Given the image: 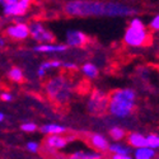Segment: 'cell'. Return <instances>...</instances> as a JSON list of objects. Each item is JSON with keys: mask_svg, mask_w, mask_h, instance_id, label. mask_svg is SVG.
<instances>
[{"mask_svg": "<svg viewBox=\"0 0 159 159\" xmlns=\"http://www.w3.org/2000/svg\"><path fill=\"white\" fill-rule=\"evenodd\" d=\"M69 50L66 43H59V42H47V43H37L32 47V51L36 54H45V55H56V54H64Z\"/></svg>", "mask_w": 159, "mask_h": 159, "instance_id": "obj_11", "label": "cell"}, {"mask_svg": "<svg viewBox=\"0 0 159 159\" xmlns=\"http://www.w3.org/2000/svg\"><path fill=\"white\" fill-rule=\"evenodd\" d=\"M108 152L111 154H131V147L129 144H122L120 141H115L110 144Z\"/></svg>", "mask_w": 159, "mask_h": 159, "instance_id": "obj_19", "label": "cell"}, {"mask_svg": "<svg viewBox=\"0 0 159 159\" xmlns=\"http://www.w3.org/2000/svg\"><path fill=\"white\" fill-rule=\"evenodd\" d=\"M4 118H5V116H4V113H3V112H0V124H2V122L4 121Z\"/></svg>", "mask_w": 159, "mask_h": 159, "instance_id": "obj_31", "label": "cell"}, {"mask_svg": "<svg viewBox=\"0 0 159 159\" xmlns=\"http://www.w3.org/2000/svg\"><path fill=\"white\" fill-rule=\"evenodd\" d=\"M14 2H17V0H0V7H5V5H9V4H11V3H14Z\"/></svg>", "mask_w": 159, "mask_h": 159, "instance_id": "obj_29", "label": "cell"}, {"mask_svg": "<svg viewBox=\"0 0 159 159\" xmlns=\"http://www.w3.org/2000/svg\"><path fill=\"white\" fill-rule=\"evenodd\" d=\"M61 65H62V61H60V60H55V59L45 60V61H42L41 64L38 65L36 74H37L38 78L43 79V78H46L48 75V73L61 69Z\"/></svg>", "mask_w": 159, "mask_h": 159, "instance_id": "obj_12", "label": "cell"}, {"mask_svg": "<svg viewBox=\"0 0 159 159\" xmlns=\"http://www.w3.org/2000/svg\"><path fill=\"white\" fill-rule=\"evenodd\" d=\"M41 132L45 135H60V134H66L68 132V129H66L64 125L60 124H45L41 127Z\"/></svg>", "mask_w": 159, "mask_h": 159, "instance_id": "obj_16", "label": "cell"}, {"mask_svg": "<svg viewBox=\"0 0 159 159\" xmlns=\"http://www.w3.org/2000/svg\"><path fill=\"white\" fill-rule=\"evenodd\" d=\"M0 99H2L3 102H11L13 101V94L10 93V92L4 90V92L0 93Z\"/></svg>", "mask_w": 159, "mask_h": 159, "instance_id": "obj_27", "label": "cell"}, {"mask_svg": "<svg viewBox=\"0 0 159 159\" xmlns=\"http://www.w3.org/2000/svg\"><path fill=\"white\" fill-rule=\"evenodd\" d=\"M80 71H82L84 78L90 79V80L97 79L98 75H99V68L93 62H84L82 65V68H80Z\"/></svg>", "mask_w": 159, "mask_h": 159, "instance_id": "obj_17", "label": "cell"}, {"mask_svg": "<svg viewBox=\"0 0 159 159\" xmlns=\"http://www.w3.org/2000/svg\"><path fill=\"white\" fill-rule=\"evenodd\" d=\"M37 129L38 127H37V125L34 122H23L20 125V130L23 132H30V134H31V132H34Z\"/></svg>", "mask_w": 159, "mask_h": 159, "instance_id": "obj_24", "label": "cell"}, {"mask_svg": "<svg viewBox=\"0 0 159 159\" xmlns=\"http://www.w3.org/2000/svg\"><path fill=\"white\" fill-rule=\"evenodd\" d=\"M122 41L127 47L141 48L152 42V33L144 20L136 16L131 17L124 32Z\"/></svg>", "mask_w": 159, "mask_h": 159, "instance_id": "obj_4", "label": "cell"}, {"mask_svg": "<svg viewBox=\"0 0 159 159\" xmlns=\"http://www.w3.org/2000/svg\"><path fill=\"white\" fill-rule=\"evenodd\" d=\"M61 69H64L65 71H76L79 68H78L76 62H73V61H62Z\"/></svg>", "mask_w": 159, "mask_h": 159, "instance_id": "obj_25", "label": "cell"}, {"mask_svg": "<svg viewBox=\"0 0 159 159\" xmlns=\"http://www.w3.org/2000/svg\"><path fill=\"white\" fill-rule=\"evenodd\" d=\"M30 24V37L36 43H47L55 41V34L51 30L46 27V24L41 20H32Z\"/></svg>", "mask_w": 159, "mask_h": 159, "instance_id": "obj_6", "label": "cell"}, {"mask_svg": "<svg viewBox=\"0 0 159 159\" xmlns=\"http://www.w3.org/2000/svg\"><path fill=\"white\" fill-rule=\"evenodd\" d=\"M33 5V0H17L9 5L2 8L3 14L7 18H20L24 17L31 10Z\"/></svg>", "mask_w": 159, "mask_h": 159, "instance_id": "obj_8", "label": "cell"}, {"mask_svg": "<svg viewBox=\"0 0 159 159\" xmlns=\"http://www.w3.org/2000/svg\"><path fill=\"white\" fill-rule=\"evenodd\" d=\"M155 157V149L150 147H141V148H135L134 150V159H153Z\"/></svg>", "mask_w": 159, "mask_h": 159, "instance_id": "obj_18", "label": "cell"}, {"mask_svg": "<svg viewBox=\"0 0 159 159\" xmlns=\"http://www.w3.org/2000/svg\"><path fill=\"white\" fill-rule=\"evenodd\" d=\"M25 148H27V150L31 153H38L39 149H41V145H39L37 141H28L25 144Z\"/></svg>", "mask_w": 159, "mask_h": 159, "instance_id": "obj_26", "label": "cell"}, {"mask_svg": "<svg viewBox=\"0 0 159 159\" xmlns=\"http://www.w3.org/2000/svg\"><path fill=\"white\" fill-rule=\"evenodd\" d=\"M4 36L11 41H25L27 38H30V24L25 22L10 23L4 30Z\"/></svg>", "mask_w": 159, "mask_h": 159, "instance_id": "obj_7", "label": "cell"}, {"mask_svg": "<svg viewBox=\"0 0 159 159\" xmlns=\"http://www.w3.org/2000/svg\"><path fill=\"white\" fill-rule=\"evenodd\" d=\"M65 159H103V154L97 150H76Z\"/></svg>", "mask_w": 159, "mask_h": 159, "instance_id": "obj_14", "label": "cell"}, {"mask_svg": "<svg viewBox=\"0 0 159 159\" xmlns=\"http://www.w3.org/2000/svg\"><path fill=\"white\" fill-rule=\"evenodd\" d=\"M136 92L132 88H118L108 94L107 112L116 118H126L136 107Z\"/></svg>", "mask_w": 159, "mask_h": 159, "instance_id": "obj_3", "label": "cell"}, {"mask_svg": "<svg viewBox=\"0 0 159 159\" xmlns=\"http://www.w3.org/2000/svg\"><path fill=\"white\" fill-rule=\"evenodd\" d=\"M108 134L111 139H113L115 141H121L122 139L126 138V130L122 129L121 126H112L108 131Z\"/></svg>", "mask_w": 159, "mask_h": 159, "instance_id": "obj_21", "label": "cell"}, {"mask_svg": "<svg viewBox=\"0 0 159 159\" xmlns=\"http://www.w3.org/2000/svg\"><path fill=\"white\" fill-rule=\"evenodd\" d=\"M90 42L89 36L79 30H68L65 32V42L69 48H84Z\"/></svg>", "mask_w": 159, "mask_h": 159, "instance_id": "obj_9", "label": "cell"}, {"mask_svg": "<svg viewBox=\"0 0 159 159\" xmlns=\"http://www.w3.org/2000/svg\"><path fill=\"white\" fill-rule=\"evenodd\" d=\"M62 13L69 18H125L138 14V9L120 0H65Z\"/></svg>", "mask_w": 159, "mask_h": 159, "instance_id": "obj_1", "label": "cell"}, {"mask_svg": "<svg viewBox=\"0 0 159 159\" xmlns=\"http://www.w3.org/2000/svg\"><path fill=\"white\" fill-rule=\"evenodd\" d=\"M8 79L14 83H22L24 80V73L19 66H13L8 71Z\"/></svg>", "mask_w": 159, "mask_h": 159, "instance_id": "obj_20", "label": "cell"}, {"mask_svg": "<svg viewBox=\"0 0 159 159\" xmlns=\"http://www.w3.org/2000/svg\"><path fill=\"white\" fill-rule=\"evenodd\" d=\"M47 99L57 107L68 106L75 93V84L68 74H57L48 78L43 84Z\"/></svg>", "mask_w": 159, "mask_h": 159, "instance_id": "obj_2", "label": "cell"}, {"mask_svg": "<svg viewBox=\"0 0 159 159\" xmlns=\"http://www.w3.org/2000/svg\"><path fill=\"white\" fill-rule=\"evenodd\" d=\"M127 144L131 148H141V147H148V141H147V136L140 134V132H130L127 134Z\"/></svg>", "mask_w": 159, "mask_h": 159, "instance_id": "obj_15", "label": "cell"}, {"mask_svg": "<svg viewBox=\"0 0 159 159\" xmlns=\"http://www.w3.org/2000/svg\"><path fill=\"white\" fill-rule=\"evenodd\" d=\"M4 46H5V38L0 37V48H3Z\"/></svg>", "mask_w": 159, "mask_h": 159, "instance_id": "obj_30", "label": "cell"}, {"mask_svg": "<svg viewBox=\"0 0 159 159\" xmlns=\"http://www.w3.org/2000/svg\"><path fill=\"white\" fill-rule=\"evenodd\" d=\"M73 140V136H66L65 134L60 135H47L43 143V150L59 152L68 147L69 141Z\"/></svg>", "mask_w": 159, "mask_h": 159, "instance_id": "obj_10", "label": "cell"}, {"mask_svg": "<svg viewBox=\"0 0 159 159\" xmlns=\"http://www.w3.org/2000/svg\"><path fill=\"white\" fill-rule=\"evenodd\" d=\"M88 143L90 145L92 149H94L97 152L104 153L108 152V147H110V141L102 134H98V132H94V134H90L88 138Z\"/></svg>", "mask_w": 159, "mask_h": 159, "instance_id": "obj_13", "label": "cell"}, {"mask_svg": "<svg viewBox=\"0 0 159 159\" xmlns=\"http://www.w3.org/2000/svg\"><path fill=\"white\" fill-rule=\"evenodd\" d=\"M148 28H149L150 31L159 32V13H157L155 16H153V18H152L150 22H149Z\"/></svg>", "mask_w": 159, "mask_h": 159, "instance_id": "obj_23", "label": "cell"}, {"mask_svg": "<svg viewBox=\"0 0 159 159\" xmlns=\"http://www.w3.org/2000/svg\"><path fill=\"white\" fill-rule=\"evenodd\" d=\"M111 159H134L131 154H112Z\"/></svg>", "mask_w": 159, "mask_h": 159, "instance_id": "obj_28", "label": "cell"}, {"mask_svg": "<svg viewBox=\"0 0 159 159\" xmlns=\"http://www.w3.org/2000/svg\"><path fill=\"white\" fill-rule=\"evenodd\" d=\"M87 111L92 116H102L108 108V94L101 89H93L87 99Z\"/></svg>", "mask_w": 159, "mask_h": 159, "instance_id": "obj_5", "label": "cell"}, {"mask_svg": "<svg viewBox=\"0 0 159 159\" xmlns=\"http://www.w3.org/2000/svg\"><path fill=\"white\" fill-rule=\"evenodd\" d=\"M147 141H148V147H150L153 149H159V135L149 134V135H147Z\"/></svg>", "mask_w": 159, "mask_h": 159, "instance_id": "obj_22", "label": "cell"}]
</instances>
